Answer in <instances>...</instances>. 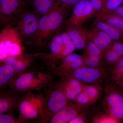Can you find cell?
I'll return each instance as SVG.
<instances>
[{
    "instance_id": "6da1fadb",
    "label": "cell",
    "mask_w": 123,
    "mask_h": 123,
    "mask_svg": "<svg viewBox=\"0 0 123 123\" xmlns=\"http://www.w3.org/2000/svg\"><path fill=\"white\" fill-rule=\"evenodd\" d=\"M104 97L100 105L105 112L118 121L123 123V91L110 75L103 86Z\"/></svg>"
},
{
    "instance_id": "7a4b0ae2",
    "label": "cell",
    "mask_w": 123,
    "mask_h": 123,
    "mask_svg": "<svg viewBox=\"0 0 123 123\" xmlns=\"http://www.w3.org/2000/svg\"><path fill=\"white\" fill-rule=\"evenodd\" d=\"M53 76L50 73L37 71L24 73L15 77L8 85L18 92H33L50 86L53 83Z\"/></svg>"
},
{
    "instance_id": "3957f363",
    "label": "cell",
    "mask_w": 123,
    "mask_h": 123,
    "mask_svg": "<svg viewBox=\"0 0 123 123\" xmlns=\"http://www.w3.org/2000/svg\"><path fill=\"white\" fill-rule=\"evenodd\" d=\"M44 96L35 94L32 92L27 93L20 97L16 108L19 112L18 118L23 123L28 120L38 119L42 117L43 112Z\"/></svg>"
},
{
    "instance_id": "277c9868",
    "label": "cell",
    "mask_w": 123,
    "mask_h": 123,
    "mask_svg": "<svg viewBox=\"0 0 123 123\" xmlns=\"http://www.w3.org/2000/svg\"><path fill=\"white\" fill-rule=\"evenodd\" d=\"M22 42L15 27L10 24L5 25L0 33V61L22 53Z\"/></svg>"
},
{
    "instance_id": "5b68a950",
    "label": "cell",
    "mask_w": 123,
    "mask_h": 123,
    "mask_svg": "<svg viewBox=\"0 0 123 123\" xmlns=\"http://www.w3.org/2000/svg\"><path fill=\"white\" fill-rule=\"evenodd\" d=\"M43 112L38 123H46L56 114L65 107L70 100L63 92L50 89L45 91Z\"/></svg>"
},
{
    "instance_id": "8992f818",
    "label": "cell",
    "mask_w": 123,
    "mask_h": 123,
    "mask_svg": "<svg viewBox=\"0 0 123 123\" xmlns=\"http://www.w3.org/2000/svg\"><path fill=\"white\" fill-rule=\"evenodd\" d=\"M110 73V68H89L82 66L65 76L73 77L84 83L93 85L103 90L102 85Z\"/></svg>"
},
{
    "instance_id": "52a82bcc",
    "label": "cell",
    "mask_w": 123,
    "mask_h": 123,
    "mask_svg": "<svg viewBox=\"0 0 123 123\" xmlns=\"http://www.w3.org/2000/svg\"><path fill=\"white\" fill-rule=\"evenodd\" d=\"M96 15L89 0H81L73 7L72 15L65 20L63 26L64 29L72 27L85 26V24Z\"/></svg>"
},
{
    "instance_id": "ba28073f",
    "label": "cell",
    "mask_w": 123,
    "mask_h": 123,
    "mask_svg": "<svg viewBox=\"0 0 123 123\" xmlns=\"http://www.w3.org/2000/svg\"><path fill=\"white\" fill-rule=\"evenodd\" d=\"M39 19L36 14L30 12L23 13L17 19L15 27L22 41L30 44L37 30Z\"/></svg>"
},
{
    "instance_id": "9c48e42d",
    "label": "cell",
    "mask_w": 123,
    "mask_h": 123,
    "mask_svg": "<svg viewBox=\"0 0 123 123\" xmlns=\"http://www.w3.org/2000/svg\"><path fill=\"white\" fill-rule=\"evenodd\" d=\"M24 2L23 0H0L1 23L5 25L17 20L23 13Z\"/></svg>"
},
{
    "instance_id": "30bf717a",
    "label": "cell",
    "mask_w": 123,
    "mask_h": 123,
    "mask_svg": "<svg viewBox=\"0 0 123 123\" xmlns=\"http://www.w3.org/2000/svg\"><path fill=\"white\" fill-rule=\"evenodd\" d=\"M57 81L51 85V89L60 91L65 95L69 100H74L79 93L82 91L85 83L73 77L61 76Z\"/></svg>"
},
{
    "instance_id": "8fae6325",
    "label": "cell",
    "mask_w": 123,
    "mask_h": 123,
    "mask_svg": "<svg viewBox=\"0 0 123 123\" xmlns=\"http://www.w3.org/2000/svg\"><path fill=\"white\" fill-rule=\"evenodd\" d=\"M55 36L52 34L48 22V14L39 18L37 30L33 36L30 44L39 48L49 45Z\"/></svg>"
},
{
    "instance_id": "7c38bea8",
    "label": "cell",
    "mask_w": 123,
    "mask_h": 123,
    "mask_svg": "<svg viewBox=\"0 0 123 123\" xmlns=\"http://www.w3.org/2000/svg\"><path fill=\"white\" fill-rule=\"evenodd\" d=\"M83 66L82 56L72 53L61 60L55 68L50 70L53 75L65 76L73 70Z\"/></svg>"
},
{
    "instance_id": "4fadbf2b",
    "label": "cell",
    "mask_w": 123,
    "mask_h": 123,
    "mask_svg": "<svg viewBox=\"0 0 123 123\" xmlns=\"http://www.w3.org/2000/svg\"><path fill=\"white\" fill-rule=\"evenodd\" d=\"M35 58L34 54L22 53L7 57L0 61V64H5L11 66L17 76L26 72L32 65Z\"/></svg>"
},
{
    "instance_id": "5bb4252c",
    "label": "cell",
    "mask_w": 123,
    "mask_h": 123,
    "mask_svg": "<svg viewBox=\"0 0 123 123\" xmlns=\"http://www.w3.org/2000/svg\"><path fill=\"white\" fill-rule=\"evenodd\" d=\"M86 29L88 40L94 43L103 53L111 47L114 41L105 32L92 25Z\"/></svg>"
},
{
    "instance_id": "9a60e30c",
    "label": "cell",
    "mask_w": 123,
    "mask_h": 123,
    "mask_svg": "<svg viewBox=\"0 0 123 123\" xmlns=\"http://www.w3.org/2000/svg\"><path fill=\"white\" fill-rule=\"evenodd\" d=\"M84 108L70 101L65 107L56 114L49 122L50 123H68Z\"/></svg>"
},
{
    "instance_id": "2e32d148",
    "label": "cell",
    "mask_w": 123,
    "mask_h": 123,
    "mask_svg": "<svg viewBox=\"0 0 123 123\" xmlns=\"http://www.w3.org/2000/svg\"><path fill=\"white\" fill-rule=\"evenodd\" d=\"M64 30L68 34L76 49L84 50L88 41L86 27H72Z\"/></svg>"
},
{
    "instance_id": "e0dca14e",
    "label": "cell",
    "mask_w": 123,
    "mask_h": 123,
    "mask_svg": "<svg viewBox=\"0 0 123 123\" xmlns=\"http://www.w3.org/2000/svg\"><path fill=\"white\" fill-rule=\"evenodd\" d=\"M92 25L105 32L114 41H123V31L96 17Z\"/></svg>"
},
{
    "instance_id": "ac0fdd59",
    "label": "cell",
    "mask_w": 123,
    "mask_h": 123,
    "mask_svg": "<svg viewBox=\"0 0 123 123\" xmlns=\"http://www.w3.org/2000/svg\"><path fill=\"white\" fill-rule=\"evenodd\" d=\"M20 97L11 92L0 94V115L13 111L16 108Z\"/></svg>"
},
{
    "instance_id": "d6986e66",
    "label": "cell",
    "mask_w": 123,
    "mask_h": 123,
    "mask_svg": "<svg viewBox=\"0 0 123 123\" xmlns=\"http://www.w3.org/2000/svg\"><path fill=\"white\" fill-rule=\"evenodd\" d=\"M90 123H118V121L105 112L100 105L91 106Z\"/></svg>"
},
{
    "instance_id": "ffe728a7",
    "label": "cell",
    "mask_w": 123,
    "mask_h": 123,
    "mask_svg": "<svg viewBox=\"0 0 123 123\" xmlns=\"http://www.w3.org/2000/svg\"><path fill=\"white\" fill-rule=\"evenodd\" d=\"M58 0H33L32 6L37 13L47 15L59 4Z\"/></svg>"
},
{
    "instance_id": "44dd1931",
    "label": "cell",
    "mask_w": 123,
    "mask_h": 123,
    "mask_svg": "<svg viewBox=\"0 0 123 123\" xmlns=\"http://www.w3.org/2000/svg\"><path fill=\"white\" fill-rule=\"evenodd\" d=\"M17 76L13 68L9 65L0 64V89L4 88L13 78Z\"/></svg>"
},
{
    "instance_id": "7402d4cb",
    "label": "cell",
    "mask_w": 123,
    "mask_h": 123,
    "mask_svg": "<svg viewBox=\"0 0 123 123\" xmlns=\"http://www.w3.org/2000/svg\"><path fill=\"white\" fill-rule=\"evenodd\" d=\"M95 17L123 31V18L114 12L101 13L96 14Z\"/></svg>"
},
{
    "instance_id": "603a6c76",
    "label": "cell",
    "mask_w": 123,
    "mask_h": 123,
    "mask_svg": "<svg viewBox=\"0 0 123 123\" xmlns=\"http://www.w3.org/2000/svg\"><path fill=\"white\" fill-rule=\"evenodd\" d=\"M122 57L111 47L103 54L102 57V67L106 68H111Z\"/></svg>"
},
{
    "instance_id": "cb8c5ba5",
    "label": "cell",
    "mask_w": 123,
    "mask_h": 123,
    "mask_svg": "<svg viewBox=\"0 0 123 123\" xmlns=\"http://www.w3.org/2000/svg\"><path fill=\"white\" fill-rule=\"evenodd\" d=\"M111 79L117 84L123 80V56L116 63L110 68Z\"/></svg>"
},
{
    "instance_id": "d4e9b609",
    "label": "cell",
    "mask_w": 123,
    "mask_h": 123,
    "mask_svg": "<svg viewBox=\"0 0 123 123\" xmlns=\"http://www.w3.org/2000/svg\"><path fill=\"white\" fill-rule=\"evenodd\" d=\"M82 91L87 95L91 104L93 105L100 98L103 90L93 85L85 83L83 85Z\"/></svg>"
},
{
    "instance_id": "484cf974",
    "label": "cell",
    "mask_w": 123,
    "mask_h": 123,
    "mask_svg": "<svg viewBox=\"0 0 123 123\" xmlns=\"http://www.w3.org/2000/svg\"><path fill=\"white\" fill-rule=\"evenodd\" d=\"M82 56L83 66L89 68H102V56L84 54L82 55Z\"/></svg>"
},
{
    "instance_id": "4316f807",
    "label": "cell",
    "mask_w": 123,
    "mask_h": 123,
    "mask_svg": "<svg viewBox=\"0 0 123 123\" xmlns=\"http://www.w3.org/2000/svg\"><path fill=\"white\" fill-rule=\"evenodd\" d=\"M51 53L59 54L64 46V43L60 33L55 36L49 44Z\"/></svg>"
},
{
    "instance_id": "83f0119b",
    "label": "cell",
    "mask_w": 123,
    "mask_h": 123,
    "mask_svg": "<svg viewBox=\"0 0 123 123\" xmlns=\"http://www.w3.org/2000/svg\"><path fill=\"white\" fill-rule=\"evenodd\" d=\"M84 55L102 56L103 52L94 43L88 40L84 50Z\"/></svg>"
},
{
    "instance_id": "f1b7e54d",
    "label": "cell",
    "mask_w": 123,
    "mask_h": 123,
    "mask_svg": "<svg viewBox=\"0 0 123 123\" xmlns=\"http://www.w3.org/2000/svg\"><path fill=\"white\" fill-rule=\"evenodd\" d=\"M73 101L76 105L82 108H85L92 105L89 97L82 91L77 95Z\"/></svg>"
},
{
    "instance_id": "f546056e",
    "label": "cell",
    "mask_w": 123,
    "mask_h": 123,
    "mask_svg": "<svg viewBox=\"0 0 123 123\" xmlns=\"http://www.w3.org/2000/svg\"><path fill=\"white\" fill-rule=\"evenodd\" d=\"M123 3V0H107L103 10L101 13L114 12L117 8Z\"/></svg>"
},
{
    "instance_id": "4dcf8cb0",
    "label": "cell",
    "mask_w": 123,
    "mask_h": 123,
    "mask_svg": "<svg viewBox=\"0 0 123 123\" xmlns=\"http://www.w3.org/2000/svg\"><path fill=\"white\" fill-rule=\"evenodd\" d=\"M22 123L18 118L14 116L12 111L0 115V123Z\"/></svg>"
},
{
    "instance_id": "1f68e13d",
    "label": "cell",
    "mask_w": 123,
    "mask_h": 123,
    "mask_svg": "<svg viewBox=\"0 0 123 123\" xmlns=\"http://www.w3.org/2000/svg\"><path fill=\"white\" fill-rule=\"evenodd\" d=\"M89 1L96 12V14L102 12L106 3L104 0H89Z\"/></svg>"
},
{
    "instance_id": "d6a6232c",
    "label": "cell",
    "mask_w": 123,
    "mask_h": 123,
    "mask_svg": "<svg viewBox=\"0 0 123 123\" xmlns=\"http://www.w3.org/2000/svg\"><path fill=\"white\" fill-rule=\"evenodd\" d=\"M111 48L121 57H123V42L122 41H114Z\"/></svg>"
},
{
    "instance_id": "836d02e7",
    "label": "cell",
    "mask_w": 123,
    "mask_h": 123,
    "mask_svg": "<svg viewBox=\"0 0 123 123\" xmlns=\"http://www.w3.org/2000/svg\"><path fill=\"white\" fill-rule=\"evenodd\" d=\"M81 0H58L60 5L69 9L74 7Z\"/></svg>"
},
{
    "instance_id": "e575fe53",
    "label": "cell",
    "mask_w": 123,
    "mask_h": 123,
    "mask_svg": "<svg viewBox=\"0 0 123 123\" xmlns=\"http://www.w3.org/2000/svg\"><path fill=\"white\" fill-rule=\"evenodd\" d=\"M116 14L123 18V3L121 5L119 6L114 11Z\"/></svg>"
},
{
    "instance_id": "d590c367",
    "label": "cell",
    "mask_w": 123,
    "mask_h": 123,
    "mask_svg": "<svg viewBox=\"0 0 123 123\" xmlns=\"http://www.w3.org/2000/svg\"><path fill=\"white\" fill-rule=\"evenodd\" d=\"M117 85L123 91V80L122 81L120 82L118 84H117Z\"/></svg>"
},
{
    "instance_id": "8d00e7d4",
    "label": "cell",
    "mask_w": 123,
    "mask_h": 123,
    "mask_svg": "<svg viewBox=\"0 0 123 123\" xmlns=\"http://www.w3.org/2000/svg\"><path fill=\"white\" fill-rule=\"evenodd\" d=\"M24 1H29V0H23Z\"/></svg>"
},
{
    "instance_id": "74e56055",
    "label": "cell",
    "mask_w": 123,
    "mask_h": 123,
    "mask_svg": "<svg viewBox=\"0 0 123 123\" xmlns=\"http://www.w3.org/2000/svg\"><path fill=\"white\" fill-rule=\"evenodd\" d=\"M105 0V2H106V1L107 0Z\"/></svg>"
}]
</instances>
